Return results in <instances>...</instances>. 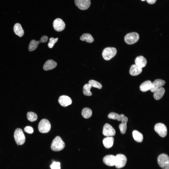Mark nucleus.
Listing matches in <instances>:
<instances>
[{
    "instance_id": "16",
    "label": "nucleus",
    "mask_w": 169,
    "mask_h": 169,
    "mask_svg": "<svg viewBox=\"0 0 169 169\" xmlns=\"http://www.w3.org/2000/svg\"><path fill=\"white\" fill-rule=\"evenodd\" d=\"M57 65L56 62L54 60H49L47 61L44 64L43 69L46 71L50 70L55 68Z\"/></svg>"
},
{
    "instance_id": "33",
    "label": "nucleus",
    "mask_w": 169,
    "mask_h": 169,
    "mask_svg": "<svg viewBox=\"0 0 169 169\" xmlns=\"http://www.w3.org/2000/svg\"><path fill=\"white\" fill-rule=\"evenodd\" d=\"M24 131L30 134L33 133L34 130L32 127L30 126H27L24 128Z\"/></svg>"
},
{
    "instance_id": "35",
    "label": "nucleus",
    "mask_w": 169,
    "mask_h": 169,
    "mask_svg": "<svg viewBox=\"0 0 169 169\" xmlns=\"http://www.w3.org/2000/svg\"><path fill=\"white\" fill-rule=\"evenodd\" d=\"M148 3L150 4H153L157 0H146Z\"/></svg>"
},
{
    "instance_id": "6",
    "label": "nucleus",
    "mask_w": 169,
    "mask_h": 169,
    "mask_svg": "<svg viewBox=\"0 0 169 169\" xmlns=\"http://www.w3.org/2000/svg\"><path fill=\"white\" fill-rule=\"evenodd\" d=\"M139 39V35L136 32H132L127 34L124 37L125 42L128 44H132L138 41Z\"/></svg>"
},
{
    "instance_id": "18",
    "label": "nucleus",
    "mask_w": 169,
    "mask_h": 169,
    "mask_svg": "<svg viewBox=\"0 0 169 169\" xmlns=\"http://www.w3.org/2000/svg\"><path fill=\"white\" fill-rule=\"evenodd\" d=\"M114 139L112 136L107 137L104 138L103 140V143L104 146L106 148H109L113 146Z\"/></svg>"
},
{
    "instance_id": "30",
    "label": "nucleus",
    "mask_w": 169,
    "mask_h": 169,
    "mask_svg": "<svg viewBox=\"0 0 169 169\" xmlns=\"http://www.w3.org/2000/svg\"><path fill=\"white\" fill-rule=\"evenodd\" d=\"M88 84L92 87L101 89L102 87L101 84L98 82L93 80H91L88 82Z\"/></svg>"
},
{
    "instance_id": "10",
    "label": "nucleus",
    "mask_w": 169,
    "mask_h": 169,
    "mask_svg": "<svg viewBox=\"0 0 169 169\" xmlns=\"http://www.w3.org/2000/svg\"><path fill=\"white\" fill-rule=\"evenodd\" d=\"M74 2L76 6L82 10L87 9L91 5L90 0H74Z\"/></svg>"
},
{
    "instance_id": "31",
    "label": "nucleus",
    "mask_w": 169,
    "mask_h": 169,
    "mask_svg": "<svg viewBox=\"0 0 169 169\" xmlns=\"http://www.w3.org/2000/svg\"><path fill=\"white\" fill-rule=\"evenodd\" d=\"M58 39V38H51L49 39V42L48 44V46L50 48L53 47L55 43L57 42Z\"/></svg>"
},
{
    "instance_id": "36",
    "label": "nucleus",
    "mask_w": 169,
    "mask_h": 169,
    "mask_svg": "<svg viewBox=\"0 0 169 169\" xmlns=\"http://www.w3.org/2000/svg\"><path fill=\"white\" fill-rule=\"evenodd\" d=\"M141 0L142 1H145V0Z\"/></svg>"
},
{
    "instance_id": "20",
    "label": "nucleus",
    "mask_w": 169,
    "mask_h": 169,
    "mask_svg": "<svg viewBox=\"0 0 169 169\" xmlns=\"http://www.w3.org/2000/svg\"><path fill=\"white\" fill-rule=\"evenodd\" d=\"M150 80L146 81L142 83L140 86V90L142 92H146L150 89L152 84Z\"/></svg>"
},
{
    "instance_id": "2",
    "label": "nucleus",
    "mask_w": 169,
    "mask_h": 169,
    "mask_svg": "<svg viewBox=\"0 0 169 169\" xmlns=\"http://www.w3.org/2000/svg\"><path fill=\"white\" fill-rule=\"evenodd\" d=\"M169 157L166 154H162L158 157L157 161L159 166L163 169H169Z\"/></svg>"
},
{
    "instance_id": "12",
    "label": "nucleus",
    "mask_w": 169,
    "mask_h": 169,
    "mask_svg": "<svg viewBox=\"0 0 169 169\" xmlns=\"http://www.w3.org/2000/svg\"><path fill=\"white\" fill-rule=\"evenodd\" d=\"M165 84V81L162 80L156 79L152 83L150 91L152 92H154L158 89L164 85Z\"/></svg>"
},
{
    "instance_id": "15",
    "label": "nucleus",
    "mask_w": 169,
    "mask_h": 169,
    "mask_svg": "<svg viewBox=\"0 0 169 169\" xmlns=\"http://www.w3.org/2000/svg\"><path fill=\"white\" fill-rule=\"evenodd\" d=\"M142 68L138 66L135 64H134L131 66L129 73L131 75L135 76L139 74L142 72Z\"/></svg>"
},
{
    "instance_id": "13",
    "label": "nucleus",
    "mask_w": 169,
    "mask_h": 169,
    "mask_svg": "<svg viewBox=\"0 0 169 169\" xmlns=\"http://www.w3.org/2000/svg\"><path fill=\"white\" fill-rule=\"evenodd\" d=\"M103 161L108 166H115L116 162V157L112 155H106L103 158Z\"/></svg>"
},
{
    "instance_id": "27",
    "label": "nucleus",
    "mask_w": 169,
    "mask_h": 169,
    "mask_svg": "<svg viewBox=\"0 0 169 169\" xmlns=\"http://www.w3.org/2000/svg\"><path fill=\"white\" fill-rule=\"evenodd\" d=\"M39 43L38 41L34 40H32L30 42L28 47V50L30 51L35 50L37 47Z\"/></svg>"
},
{
    "instance_id": "5",
    "label": "nucleus",
    "mask_w": 169,
    "mask_h": 169,
    "mask_svg": "<svg viewBox=\"0 0 169 169\" xmlns=\"http://www.w3.org/2000/svg\"><path fill=\"white\" fill-rule=\"evenodd\" d=\"M51 125L49 121L47 119H43L39 122L38 126L39 131L42 133L48 132L51 129Z\"/></svg>"
},
{
    "instance_id": "28",
    "label": "nucleus",
    "mask_w": 169,
    "mask_h": 169,
    "mask_svg": "<svg viewBox=\"0 0 169 169\" xmlns=\"http://www.w3.org/2000/svg\"><path fill=\"white\" fill-rule=\"evenodd\" d=\"M91 86L88 83L85 84L83 86V92L85 96H90L92 94L90 91V90Z\"/></svg>"
},
{
    "instance_id": "32",
    "label": "nucleus",
    "mask_w": 169,
    "mask_h": 169,
    "mask_svg": "<svg viewBox=\"0 0 169 169\" xmlns=\"http://www.w3.org/2000/svg\"><path fill=\"white\" fill-rule=\"evenodd\" d=\"M60 163L59 162H53L51 165V169H60Z\"/></svg>"
},
{
    "instance_id": "4",
    "label": "nucleus",
    "mask_w": 169,
    "mask_h": 169,
    "mask_svg": "<svg viewBox=\"0 0 169 169\" xmlns=\"http://www.w3.org/2000/svg\"><path fill=\"white\" fill-rule=\"evenodd\" d=\"M117 52V50L115 48L108 47L104 49L103 50L102 56L105 60H109L115 56Z\"/></svg>"
},
{
    "instance_id": "26",
    "label": "nucleus",
    "mask_w": 169,
    "mask_h": 169,
    "mask_svg": "<svg viewBox=\"0 0 169 169\" xmlns=\"http://www.w3.org/2000/svg\"><path fill=\"white\" fill-rule=\"evenodd\" d=\"M92 114V111L91 109L87 108H83L81 112L82 115L85 119H88L90 117Z\"/></svg>"
},
{
    "instance_id": "19",
    "label": "nucleus",
    "mask_w": 169,
    "mask_h": 169,
    "mask_svg": "<svg viewBox=\"0 0 169 169\" xmlns=\"http://www.w3.org/2000/svg\"><path fill=\"white\" fill-rule=\"evenodd\" d=\"M128 121L127 118L124 116L121 120L122 123L119 126V128L121 133L122 134H125L127 129V123Z\"/></svg>"
},
{
    "instance_id": "9",
    "label": "nucleus",
    "mask_w": 169,
    "mask_h": 169,
    "mask_svg": "<svg viewBox=\"0 0 169 169\" xmlns=\"http://www.w3.org/2000/svg\"><path fill=\"white\" fill-rule=\"evenodd\" d=\"M115 133V129L110 124L106 123L104 125L103 131L104 135L107 137L112 136H114Z\"/></svg>"
},
{
    "instance_id": "21",
    "label": "nucleus",
    "mask_w": 169,
    "mask_h": 169,
    "mask_svg": "<svg viewBox=\"0 0 169 169\" xmlns=\"http://www.w3.org/2000/svg\"><path fill=\"white\" fill-rule=\"evenodd\" d=\"M165 92V89L162 87H161L154 92L153 96L154 98L156 100L161 99L164 95Z\"/></svg>"
},
{
    "instance_id": "8",
    "label": "nucleus",
    "mask_w": 169,
    "mask_h": 169,
    "mask_svg": "<svg viewBox=\"0 0 169 169\" xmlns=\"http://www.w3.org/2000/svg\"><path fill=\"white\" fill-rule=\"evenodd\" d=\"M116 157V162L115 166L116 168L120 169L126 165L127 158L123 154H119Z\"/></svg>"
},
{
    "instance_id": "3",
    "label": "nucleus",
    "mask_w": 169,
    "mask_h": 169,
    "mask_svg": "<svg viewBox=\"0 0 169 169\" xmlns=\"http://www.w3.org/2000/svg\"><path fill=\"white\" fill-rule=\"evenodd\" d=\"M15 142L18 145L23 144L25 141V138L22 130L17 128L15 130L14 134Z\"/></svg>"
},
{
    "instance_id": "23",
    "label": "nucleus",
    "mask_w": 169,
    "mask_h": 169,
    "mask_svg": "<svg viewBox=\"0 0 169 169\" xmlns=\"http://www.w3.org/2000/svg\"><path fill=\"white\" fill-rule=\"evenodd\" d=\"M132 135L134 139L136 142H142L143 140V137L142 134L136 130L132 132Z\"/></svg>"
},
{
    "instance_id": "7",
    "label": "nucleus",
    "mask_w": 169,
    "mask_h": 169,
    "mask_svg": "<svg viewBox=\"0 0 169 169\" xmlns=\"http://www.w3.org/2000/svg\"><path fill=\"white\" fill-rule=\"evenodd\" d=\"M154 129L155 131L161 137H164L166 136L167 130L166 127L164 124L161 123L156 124Z\"/></svg>"
},
{
    "instance_id": "14",
    "label": "nucleus",
    "mask_w": 169,
    "mask_h": 169,
    "mask_svg": "<svg viewBox=\"0 0 169 169\" xmlns=\"http://www.w3.org/2000/svg\"><path fill=\"white\" fill-rule=\"evenodd\" d=\"M58 101L60 104L62 106L66 107L71 104L72 101L69 97L65 95L60 96L59 98Z\"/></svg>"
},
{
    "instance_id": "11",
    "label": "nucleus",
    "mask_w": 169,
    "mask_h": 169,
    "mask_svg": "<svg viewBox=\"0 0 169 169\" xmlns=\"http://www.w3.org/2000/svg\"><path fill=\"white\" fill-rule=\"evenodd\" d=\"M54 29L58 32L62 31L65 27V24L63 21L61 19L57 18L54 21L53 23Z\"/></svg>"
},
{
    "instance_id": "25",
    "label": "nucleus",
    "mask_w": 169,
    "mask_h": 169,
    "mask_svg": "<svg viewBox=\"0 0 169 169\" xmlns=\"http://www.w3.org/2000/svg\"><path fill=\"white\" fill-rule=\"evenodd\" d=\"M80 39L82 41H85L91 43L94 41V39L92 35L88 33H85L83 34L80 37Z\"/></svg>"
},
{
    "instance_id": "22",
    "label": "nucleus",
    "mask_w": 169,
    "mask_h": 169,
    "mask_svg": "<svg viewBox=\"0 0 169 169\" xmlns=\"http://www.w3.org/2000/svg\"><path fill=\"white\" fill-rule=\"evenodd\" d=\"M13 29L15 34L19 37H21L23 35L24 31L21 25L19 23L15 24L14 26Z\"/></svg>"
},
{
    "instance_id": "24",
    "label": "nucleus",
    "mask_w": 169,
    "mask_h": 169,
    "mask_svg": "<svg viewBox=\"0 0 169 169\" xmlns=\"http://www.w3.org/2000/svg\"><path fill=\"white\" fill-rule=\"evenodd\" d=\"M125 116L124 114L119 115L113 112H110L108 115V118L113 119H116L119 121H121L123 118Z\"/></svg>"
},
{
    "instance_id": "1",
    "label": "nucleus",
    "mask_w": 169,
    "mask_h": 169,
    "mask_svg": "<svg viewBox=\"0 0 169 169\" xmlns=\"http://www.w3.org/2000/svg\"><path fill=\"white\" fill-rule=\"evenodd\" d=\"M65 146L64 142L61 138L56 137L53 141L51 146V150L55 151H58L63 149Z\"/></svg>"
},
{
    "instance_id": "17",
    "label": "nucleus",
    "mask_w": 169,
    "mask_h": 169,
    "mask_svg": "<svg viewBox=\"0 0 169 169\" xmlns=\"http://www.w3.org/2000/svg\"><path fill=\"white\" fill-rule=\"evenodd\" d=\"M135 64L142 68L144 67L147 62L146 59L142 56L137 57L135 60Z\"/></svg>"
},
{
    "instance_id": "34",
    "label": "nucleus",
    "mask_w": 169,
    "mask_h": 169,
    "mask_svg": "<svg viewBox=\"0 0 169 169\" xmlns=\"http://www.w3.org/2000/svg\"><path fill=\"white\" fill-rule=\"evenodd\" d=\"M48 37L46 35H44L41 37L38 41L39 43L45 42L48 41Z\"/></svg>"
},
{
    "instance_id": "29",
    "label": "nucleus",
    "mask_w": 169,
    "mask_h": 169,
    "mask_svg": "<svg viewBox=\"0 0 169 169\" xmlns=\"http://www.w3.org/2000/svg\"><path fill=\"white\" fill-rule=\"evenodd\" d=\"M27 117L28 120L33 122L37 120L38 116L35 113L32 112H29L27 113Z\"/></svg>"
}]
</instances>
